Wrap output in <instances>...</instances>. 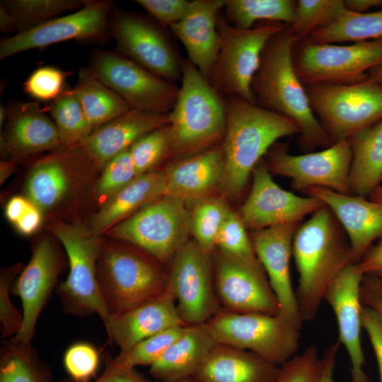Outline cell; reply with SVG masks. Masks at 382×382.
Returning <instances> with one entry per match:
<instances>
[{"label":"cell","mask_w":382,"mask_h":382,"mask_svg":"<svg viewBox=\"0 0 382 382\" xmlns=\"http://www.w3.org/2000/svg\"><path fill=\"white\" fill-rule=\"evenodd\" d=\"M332 212L324 206L296 231L292 256L298 274L296 298L303 321L313 320L334 280L355 263L348 238Z\"/></svg>","instance_id":"6da1fadb"},{"label":"cell","mask_w":382,"mask_h":382,"mask_svg":"<svg viewBox=\"0 0 382 382\" xmlns=\"http://www.w3.org/2000/svg\"><path fill=\"white\" fill-rule=\"evenodd\" d=\"M296 43L286 25L266 44L251 84L255 104L294 120L299 127L303 148H327L332 143L313 112L305 86L295 69Z\"/></svg>","instance_id":"7a4b0ae2"},{"label":"cell","mask_w":382,"mask_h":382,"mask_svg":"<svg viewBox=\"0 0 382 382\" xmlns=\"http://www.w3.org/2000/svg\"><path fill=\"white\" fill-rule=\"evenodd\" d=\"M226 99V129L221 143L224 174L219 188L236 197L255 166L281 138L300 134L291 119L238 98Z\"/></svg>","instance_id":"3957f363"},{"label":"cell","mask_w":382,"mask_h":382,"mask_svg":"<svg viewBox=\"0 0 382 382\" xmlns=\"http://www.w3.org/2000/svg\"><path fill=\"white\" fill-rule=\"evenodd\" d=\"M100 170L81 146L60 145L30 168L25 197L45 219L58 220L92 198Z\"/></svg>","instance_id":"277c9868"},{"label":"cell","mask_w":382,"mask_h":382,"mask_svg":"<svg viewBox=\"0 0 382 382\" xmlns=\"http://www.w3.org/2000/svg\"><path fill=\"white\" fill-rule=\"evenodd\" d=\"M180 81L169 113V156L178 158L221 144L227 123L226 99L188 59L183 61Z\"/></svg>","instance_id":"5b68a950"},{"label":"cell","mask_w":382,"mask_h":382,"mask_svg":"<svg viewBox=\"0 0 382 382\" xmlns=\"http://www.w3.org/2000/svg\"><path fill=\"white\" fill-rule=\"evenodd\" d=\"M162 265L130 243L103 238L97 262V279L110 316L165 294L168 278Z\"/></svg>","instance_id":"8992f818"},{"label":"cell","mask_w":382,"mask_h":382,"mask_svg":"<svg viewBox=\"0 0 382 382\" xmlns=\"http://www.w3.org/2000/svg\"><path fill=\"white\" fill-rule=\"evenodd\" d=\"M47 228L64 247L69 262L67 277L58 290L64 309L81 316L96 313L105 325L110 313L97 279L103 236L76 221H49Z\"/></svg>","instance_id":"52a82bcc"},{"label":"cell","mask_w":382,"mask_h":382,"mask_svg":"<svg viewBox=\"0 0 382 382\" xmlns=\"http://www.w3.org/2000/svg\"><path fill=\"white\" fill-rule=\"evenodd\" d=\"M286 25L262 21L251 29L241 30L226 21L222 10L217 18L219 50L208 80L214 89L224 98H238L255 104L251 84L262 51Z\"/></svg>","instance_id":"ba28073f"},{"label":"cell","mask_w":382,"mask_h":382,"mask_svg":"<svg viewBox=\"0 0 382 382\" xmlns=\"http://www.w3.org/2000/svg\"><path fill=\"white\" fill-rule=\"evenodd\" d=\"M205 324L216 343L252 352L278 366L299 348L301 327L280 314L221 309Z\"/></svg>","instance_id":"9c48e42d"},{"label":"cell","mask_w":382,"mask_h":382,"mask_svg":"<svg viewBox=\"0 0 382 382\" xmlns=\"http://www.w3.org/2000/svg\"><path fill=\"white\" fill-rule=\"evenodd\" d=\"M309 104L332 144L348 140L382 119V85L366 79L349 84L306 86Z\"/></svg>","instance_id":"30bf717a"},{"label":"cell","mask_w":382,"mask_h":382,"mask_svg":"<svg viewBox=\"0 0 382 382\" xmlns=\"http://www.w3.org/2000/svg\"><path fill=\"white\" fill-rule=\"evenodd\" d=\"M190 234V211L186 203L164 195L109 229L104 236L130 243L166 264L189 241Z\"/></svg>","instance_id":"8fae6325"},{"label":"cell","mask_w":382,"mask_h":382,"mask_svg":"<svg viewBox=\"0 0 382 382\" xmlns=\"http://www.w3.org/2000/svg\"><path fill=\"white\" fill-rule=\"evenodd\" d=\"M296 71L306 86L358 83L382 65V37L349 45L313 43L306 40L294 55Z\"/></svg>","instance_id":"7c38bea8"},{"label":"cell","mask_w":382,"mask_h":382,"mask_svg":"<svg viewBox=\"0 0 382 382\" xmlns=\"http://www.w3.org/2000/svg\"><path fill=\"white\" fill-rule=\"evenodd\" d=\"M131 109L170 113L180 86L149 71L118 52L98 50L89 67Z\"/></svg>","instance_id":"4fadbf2b"},{"label":"cell","mask_w":382,"mask_h":382,"mask_svg":"<svg viewBox=\"0 0 382 382\" xmlns=\"http://www.w3.org/2000/svg\"><path fill=\"white\" fill-rule=\"evenodd\" d=\"M168 290L185 326L203 324L222 309L218 299L212 255L188 241L169 262Z\"/></svg>","instance_id":"5bb4252c"},{"label":"cell","mask_w":382,"mask_h":382,"mask_svg":"<svg viewBox=\"0 0 382 382\" xmlns=\"http://www.w3.org/2000/svg\"><path fill=\"white\" fill-rule=\"evenodd\" d=\"M110 33L119 53L169 81L181 80L184 59L167 29L150 16L118 11Z\"/></svg>","instance_id":"9a60e30c"},{"label":"cell","mask_w":382,"mask_h":382,"mask_svg":"<svg viewBox=\"0 0 382 382\" xmlns=\"http://www.w3.org/2000/svg\"><path fill=\"white\" fill-rule=\"evenodd\" d=\"M274 146V145H273ZM272 146L267 156L270 172L288 178L294 188L323 187L349 195L352 149L349 140L334 143L323 150L294 155L282 146Z\"/></svg>","instance_id":"2e32d148"},{"label":"cell","mask_w":382,"mask_h":382,"mask_svg":"<svg viewBox=\"0 0 382 382\" xmlns=\"http://www.w3.org/2000/svg\"><path fill=\"white\" fill-rule=\"evenodd\" d=\"M212 255L215 289L222 309L279 314L277 299L262 266L238 260L217 248Z\"/></svg>","instance_id":"e0dca14e"},{"label":"cell","mask_w":382,"mask_h":382,"mask_svg":"<svg viewBox=\"0 0 382 382\" xmlns=\"http://www.w3.org/2000/svg\"><path fill=\"white\" fill-rule=\"evenodd\" d=\"M112 2L88 0L80 9L0 41V59L70 40L98 38L108 31Z\"/></svg>","instance_id":"ac0fdd59"},{"label":"cell","mask_w":382,"mask_h":382,"mask_svg":"<svg viewBox=\"0 0 382 382\" xmlns=\"http://www.w3.org/2000/svg\"><path fill=\"white\" fill-rule=\"evenodd\" d=\"M263 160L254 168L250 192L239 214L245 226L253 231L296 223L325 204L317 197H301L280 187L272 179Z\"/></svg>","instance_id":"d6986e66"},{"label":"cell","mask_w":382,"mask_h":382,"mask_svg":"<svg viewBox=\"0 0 382 382\" xmlns=\"http://www.w3.org/2000/svg\"><path fill=\"white\" fill-rule=\"evenodd\" d=\"M62 266V253L54 238L48 236L41 237L12 288V294L21 300L23 324L11 340L31 344L37 320L57 284Z\"/></svg>","instance_id":"ffe728a7"},{"label":"cell","mask_w":382,"mask_h":382,"mask_svg":"<svg viewBox=\"0 0 382 382\" xmlns=\"http://www.w3.org/2000/svg\"><path fill=\"white\" fill-rule=\"evenodd\" d=\"M364 276L357 263L349 265L334 280L324 299L335 313L338 341L344 345L349 358L352 382H371L364 371L365 359L361 342V285Z\"/></svg>","instance_id":"44dd1931"},{"label":"cell","mask_w":382,"mask_h":382,"mask_svg":"<svg viewBox=\"0 0 382 382\" xmlns=\"http://www.w3.org/2000/svg\"><path fill=\"white\" fill-rule=\"evenodd\" d=\"M301 224H286L254 231L250 238L255 255L262 265L277 299L279 314L301 327L290 261L294 234Z\"/></svg>","instance_id":"7402d4cb"},{"label":"cell","mask_w":382,"mask_h":382,"mask_svg":"<svg viewBox=\"0 0 382 382\" xmlns=\"http://www.w3.org/2000/svg\"><path fill=\"white\" fill-rule=\"evenodd\" d=\"M307 192L319 199L332 212L346 233L355 263L374 241L382 239V203L323 187H313Z\"/></svg>","instance_id":"603a6c76"},{"label":"cell","mask_w":382,"mask_h":382,"mask_svg":"<svg viewBox=\"0 0 382 382\" xmlns=\"http://www.w3.org/2000/svg\"><path fill=\"white\" fill-rule=\"evenodd\" d=\"M35 102L18 103L8 108V122L1 136L4 160L16 161L61 145L54 122Z\"/></svg>","instance_id":"cb8c5ba5"},{"label":"cell","mask_w":382,"mask_h":382,"mask_svg":"<svg viewBox=\"0 0 382 382\" xmlns=\"http://www.w3.org/2000/svg\"><path fill=\"white\" fill-rule=\"evenodd\" d=\"M184 325L170 290L163 295L117 315L110 316L104 326L108 340L127 352L140 341L167 329Z\"/></svg>","instance_id":"d4e9b609"},{"label":"cell","mask_w":382,"mask_h":382,"mask_svg":"<svg viewBox=\"0 0 382 382\" xmlns=\"http://www.w3.org/2000/svg\"><path fill=\"white\" fill-rule=\"evenodd\" d=\"M226 0H192L185 17L169 29L183 44L188 59L209 80L220 45L217 18Z\"/></svg>","instance_id":"484cf974"},{"label":"cell","mask_w":382,"mask_h":382,"mask_svg":"<svg viewBox=\"0 0 382 382\" xmlns=\"http://www.w3.org/2000/svg\"><path fill=\"white\" fill-rule=\"evenodd\" d=\"M169 113L129 109L97 127L80 145L101 170L113 157L149 132L169 124Z\"/></svg>","instance_id":"4316f807"},{"label":"cell","mask_w":382,"mask_h":382,"mask_svg":"<svg viewBox=\"0 0 382 382\" xmlns=\"http://www.w3.org/2000/svg\"><path fill=\"white\" fill-rule=\"evenodd\" d=\"M224 170L221 144L204 151L178 158L164 170L166 195L186 204L209 197L219 187Z\"/></svg>","instance_id":"83f0119b"},{"label":"cell","mask_w":382,"mask_h":382,"mask_svg":"<svg viewBox=\"0 0 382 382\" xmlns=\"http://www.w3.org/2000/svg\"><path fill=\"white\" fill-rule=\"evenodd\" d=\"M279 369L252 352L216 343L193 377L199 382H275Z\"/></svg>","instance_id":"f1b7e54d"},{"label":"cell","mask_w":382,"mask_h":382,"mask_svg":"<svg viewBox=\"0 0 382 382\" xmlns=\"http://www.w3.org/2000/svg\"><path fill=\"white\" fill-rule=\"evenodd\" d=\"M216 344L205 323L187 326L183 334L150 366L149 373L161 382L193 377Z\"/></svg>","instance_id":"f546056e"},{"label":"cell","mask_w":382,"mask_h":382,"mask_svg":"<svg viewBox=\"0 0 382 382\" xmlns=\"http://www.w3.org/2000/svg\"><path fill=\"white\" fill-rule=\"evenodd\" d=\"M164 195L163 170L141 175L99 207L91 217L90 227L97 234L104 236L109 229Z\"/></svg>","instance_id":"4dcf8cb0"},{"label":"cell","mask_w":382,"mask_h":382,"mask_svg":"<svg viewBox=\"0 0 382 382\" xmlns=\"http://www.w3.org/2000/svg\"><path fill=\"white\" fill-rule=\"evenodd\" d=\"M352 149V195L365 197L382 180V119L348 139Z\"/></svg>","instance_id":"1f68e13d"},{"label":"cell","mask_w":382,"mask_h":382,"mask_svg":"<svg viewBox=\"0 0 382 382\" xmlns=\"http://www.w3.org/2000/svg\"><path fill=\"white\" fill-rule=\"evenodd\" d=\"M72 89L94 129L131 109L118 94L99 80L89 67L80 69L77 82Z\"/></svg>","instance_id":"d6a6232c"},{"label":"cell","mask_w":382,"mask_h":382,"mask_svg":"<svg viewBox=\"0 0 382 382\" xmlns=\"http://www.w3.org/2000/svg\"><path fill=\"white\" fill-rule=\"evenodd\" d=\"M382 37V7L359 13L347 9L334 23L312 33L306 40L313 43L336 44Z\"/></svg>","instance_id":"836d02e7"},{"label":"cell","mask_w":382,"mask_h":382,"mask_svg":"<svg viewBox=\"0 0 382 382\" xmlns=\"http://www.w3.org/2000/svg\"><path fill=\"white\" fill-rule=\"evenodd\" d=\"M295 6L292 0H226L223 13L230 25L241 30L251 29L262 21L290 25Z\"/></svg>","instance_id":"e575fe53"},{"label":"cell","mask_w":382,"mask_h":382,"mask_svg":"<svg viewBox=\"0 0 382 382\" xmlns=\"http://www.w3.org/2000/svg\"><path fill=\"white\" fill-rule=\"evenodd\" d=\"M45 110L56 125L61 145L80 146L95 129L73 89H65Z\"/></svg>","instance_id":"d590c367"},{"label":"cell","mask_w":382,"mask_h":382,"mask_svg":"<svg viewBox=\"0 0 382 382\" xmlns=\"http://www.w3.org/2000/svg\"><path fill=\"white\" fill-rule=\"evenodd\" d=\"M88 0H4L1 1L13 18L16 33L27 30L64 13L81 8Z\"/></svg>","instance_id":"8d00e7d4"},{"label":"cell","mask_w":382,"mask_h":382,"mask_svg":"<svg viewBox=\"0 0 382 382\" xmlns=\"http://www.w3.org/2000/svg\"><path fill=\"white\" fill-rule=\"evenodd\" d=\"M0 382H47L42 363L31 344L10 340L1 346Z\"/></svg>","instance_id":"74e56055"},{"label":"cell","mask_w":382,"mask_h":382,"mask_svg":"<svg viewBox=\"0 0 382 382\" xmlns=\"http://www.w3.org/2000/svg\"><path fill=\"white\" fill-rule=\"evenodd\" d=\"M231 211L226 202L218 197H207L195 202L190 212V231L205 252L212 254L216 249L218 233Z\"/></svg>","instance_id":"f35d334b"},{"label":"cell","mask_w":382,"mask_h":382,"mask_svg":"<svg viewBox=\"0 0 382 382\" xmlns=\"http://www.w3.org/2000/svg\"><path fill=\"white\" fill-rule=\"evenodd\" d=\"M346 10L343 0L296 1L294 20L289 26L296 43L335 22Z\"/></svg>","instance_id":"ab89813d"},{"label":"cell","mask_w":382,"mask_h":382,"mask_svg":"<svg viewBox=\"0 0 382 382\" xmlns=\"http://www.w3.org/2000/svg\"><path fill=\"white\" fill-rule=\"evenodd\" d=\"M128 150L138 176L155 170L170 155L169 124L141 137Z\"/></svg>","instance_id":"60d3db41"},{"label":"cell","mask_w":382,"mask_h":382,"mask_svg":"<svg viewBox=\"0 0 382 382\" xmlns=\"http://www.w3.org/2000/svg\"><path fill=\"white\" fill-rule=\"evenodd\" d=\"M187 326L180 325L161 331L134 345L127 352L119 354L115 362L127 369L138 366H151L185 331Z\"/></svg>","instance_id":"b9f144b4"},{"label":"cell","mask_w":382,"mask_h":382,"mask_svg":"<svg viewBox=\"0 0 382 382\" xmlns=\"http://www.w3.org/2000/svg\"><path fill=\"white\" fill-rule=\"evenodd\" d=\"M137 177L129 150L121 152L101 169L94 188L93 202L100 207Z\"/></svg>","instance_id":"7bdbcfd3"},{"label":"cell","mask_w":382,"mask_h":382,"mask_svg":"<svg viewBox=\"0 0 382 382\" xmlns=\"http://www.w3.org/2000/svg\"><path fill=\"white\" fill-rule=\"evenodd\" d=\"M246 228L240 214L231 210L218 233L216 248L238 260L262 266L255 255Z\"/></svg>","instance_id":"ee69618b"},{"label":"cell","mask_w":382,"mask_h":382,"mask_svg":"<svg viewBox=\"0 0 382 382\" xmlns=\"http://www.w3.org/2000/svg\"><path fill=\"white\" fill-rule=\"evenodd\" d=\"M322 371V357L312 345L280 366L275 382H320Z\"/></svg>","instance_id":"f6af8a7d"},{"label":"cell","mask_w":382,"mask_h":382,"mask_svg":"<svg viewBox=\"0 0 382 382\" xmlns=\"http://www.w3.org/2000/svg\"><path fill=\"white\" fill-rule=\"evenodd\" d=\"M23 267L21 262H18L1 270L0 322L4 338L15 336L23 324V314L13 305L10 296L13 284Z\"/></svg>","instance_id":"bcb514c9"},{"label":"cell","mask_w":382,"mask_h":382,"mask_svg":"<svg viewBox=\"0 0 382 382\" xmlns=\"http://www.w3.org/2000/svg\"><path fill=\"white\" fill-rule=\"evenodd\" d=\"M69 73L51 66L37 68L23 83V90L31 98L52 102L66 89L65 80Z\"/></svg>","instance_id":"7dc6e473"},{"label":"cell","mask_w":382,"mask_h":382,"mask_svg":"<svg viewBox=\"0 0 382 382\" xmlns=\"http://www.w3.org/2000/svg\"><path fill=\"white\" fill-rule=\"evenodd\" d=\"M63 361L66 371L74 382H89L98 368L100 354L89 343L76 342L66 350Z\"/></svg>","instance_id":"c3c4849f"},{"label":"cell","mask_w":382,"mask_h":382,"mask_svg":"<svg viewBox=\"0 0 382 382\" xmlns=\"http://www.w3.org/2000/svg\"><path fill=\"white\" fill-rule=\"evenodd\" d=\"M153 20L164 28H170L188 12L192 0H135Z\"/></svg>","instance_id":"681fc988"},{"label":"cell","mask_w":382,"mask_h":382,"mask_svg":"<svg viewBox=\"0 0 382 382\" xmlns=\"http://www.w3.org/2000/svg\"><path fill=\"white\" fill-rule=\"evenodd\" d=\"M362 328L366 330L376 359L382 382V320L371 308L364 306L361 311Z\"/></svg>","instance_id":"f907efd6"},{"label":"cell","mask_w":382,"mask_h":382,"mask_svg":"<svg viewBox=\"0 0 382 382\" xmlns=\"http://www.w3.org/2000/svg\"><path fill=\"white\" fill-rule=\"evenodd\" d=\"M363 305L371 308L382 320V278L375 274L364 276L361 285Z\"/></svg>","instance_id":"816d5d0a"},{"label":"cell","mask_w":382,"mask_h":382,"mask_svg":"<svg viewBox=\"0 0 382 382\" xmlns=\"http://www.w3.org/2000/svg\"><path fill=\"white\" fill-rule=\"evenodd\" d=\"M93 382H153L138 373L135 369H127L118 365L115 359L108 357L105 368Z\"/></svg>","instance_id":"f5cc1de1"},{"label":"cell","mask_w":382,"mask_h":382,"mask_svg":"<svg viewBox=\"0 0 382 382\" xmlns=\"http://www.w3.org/2000/svg\"><path fill=\"white\" fill-rule=\"evenodd\" d=\"M44 220L42 212L31 202L14 226L21 235L30 236L40 228Z\"/></svg>","instance_id":"db71d44e"},{"label":"cell","mask_w":382,"mask_h":382,"mask_svg":"<svg viewBox=\"0 0 382 382\" xmlns=\"http://www.w3.org/2000/svg\"><path fill=\"white\" fill-rule=\"evenodd\" d=\"M357 264L364 275L375 274L382 278V241L371 247Z\"/></svg>","instance_id":"11a10c76"},{"label":"cell","mask_w":382,"mask_h":382,"mask_svg":"<svg viewBox=\"0 0 382 382\" xmlns=\"http://www.w3.org/2000/svg\"><path fill=\"white\" fill-rule=\"evenodd\" d=\"M340 345L337 340L329 345L325 351L322 357L323 371L320 382H335L334 370L336 357Z\"/></svg>","instance_id":"9f6ffc18"},{"label":"cell","mask_w":382,"mask_h":382,"mask_svg":"<svg viewBox=\"0 0 382 382\" xmlns=\"http://www.w3.org/2000/svg\"><path fill=\"white\" fill-rule=\"evenodd\" d=\"M31 202L25 196H13L6 203L5 216L8 221L13 225L25 213Z\"/></svg>","instance_id":"6f0895ef"},{"label":"cell","mask_w":382,"mask_h":382,"mask_svg":"<svg viewBox=\"0 0 382 382\" xmlns=\"http://www.w3.org/2000/svg\"><path fill=\"white\" fill-rule=\"evenodd\" d=\"M345 5L348 11L354 13H367L371 8L382 7V0H345Z\"/></svg>","instance_id":"680465c9"},{"label":"cell","mask_w":382,"mask_h":382,"mask_svg":"<svg viewBox=\"0 0 382 382\" xmlns=\"http://www.w3.org/2000/svg\"><path fill=\"white\" fill-rule=\"evenodd\" d=\"M0 31L4 33L15 31L14 23L7 10L0 4Z\"/></svg>","instance_id":"91938a15"},{"label":"cell","mask_w":382,"mask_h":382,"mask_svg":"<svg viewBox=\"0 0 382 382\" xmlns=\"http://www.w3.org/2000/svg\"><path fill=\"white\" fill-rule=\"evenodd\" d=\"M13 161L3 160L0 162V183L2 185L16 170Z\"/></svg>","instance_id":"94428289"},{"label":"cell","mask_w":382,"mask_h":382,"mask_svg":"<svg viewBox=\"0 0 382 382\" xmlns=\"http://www.w3.org/2000/svg\"><path fill=\"white\" fill-rule=\"evenodd\" d=\"M367 79L382 85V65L378 66L370 70L368 74Z\"/></svg>","instance_id":"6125c7cd"},{"label":"cell","mask_w":382,"mask_h":382,"mask_svg":"<svg viewBox=\"0 0 382 382\" xmlns=\"http://www.w3.org/2000/svg\"><path fill=\"white\" fill-rule=\"evenodd\" d=\"M369 196L371 201L382 203V185L376 187Z\"/></svg>","instance_id":"be15d7a7"},{"label":"cell","mask_w":382,"mask_h":382,"mask_svg":"<svg viewBox=\"0 0 382 382\" xmlns=\"http://www.w3.org/2000/svg\"><path fill=\"white\" fill-rule=\"evenodd\" d=\"M8 116V108H6L5 106L1 105L0 106V126L2 127V124L6 120V118Z\"/></svg>","instance_id":"e7e4bbea"},{"label":"cell","mask_w":382,"mask_h":382,"mask_svg":"<svg viewBox=\"0 0 382 382\" xmlns=\"http://www.w3.org/2000/svg\"><path fill=\"white\" fill-rule=\"evenodd\" d=\"M172 382H199V381L197 380L195 377H189V378H185L180 380L172 381Z\"/></svg>","instance_id":"03108f58"}]
</instances>
